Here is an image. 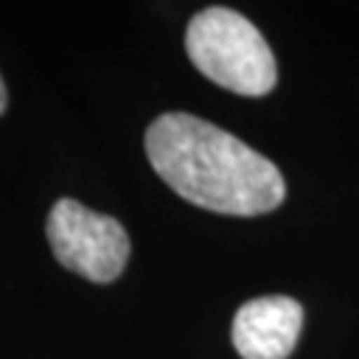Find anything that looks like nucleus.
<instances>
[{
    "mask_svg": "<svg viewBox=\"0 0 359 359\" xmlns=\"http://www.w3.org/2000/svg\"><path fill=\"white\" fill-rule=\"evenodd\" d=\"M147 157L187 203L226 216H261L283 205L277 165L237 136L187 112L160 115L147 128Z\"/></svg>",
    "mask_w": 359,
    "mask_h": 359,
    "instance_id": "1",
    "label": "nucleus"
},
{
    "mask_svg": "<svg viewBox=\"0 0 359 359\" xmlns=\"http://www.w3.org/2000/svg\"><path fill=\"white\" fill-rule=\"evenodd\" d=\"M192 65L216 86L240 96H264L277 86V62L269 43L243 13L205 8L187 27Z\"/></svg>",
    "mask_w": 359,
    "mask_h": 359,
    "instance_id": "2",
    "label": "nucleus"
},
{
    "mask_svg": "<svg viewBox=\"0 0 359 359\" xmlns=\"http://www.w3.org/2000/svg\"><path fill=\"white\" fill-rule=\"evenodd\" d=\"M46 234L56 261L96 285L115 283L128 264L130 240L126 226L69 197L51 208Z\"/></svg>",
    "mask_w": 359,
    "mask_h": 359,
    "instance_id": "3",
    "label": "nucleus"
},
{
    "mask_svg": "<svg viewBox=\"0 0 359 359\" xmlns=\"http://www.w3.org/2000/svg\"><path fill=\"white\" fill-rule=\"evenodd\" d=\"M304 325V309L287 295H264L237 309L231 344L243 359H287Z\"/></svg>",
    "mask_w": 359,
    "mask_h": 359,
    "instance_id": "4",
    "label": "nucleus"
},
{
    "mask_svg": "<svg viewBox=\"0 0 359 359\" xmlns=\"http://www.w3.org/2000/svg\"><path fill=\"white\" fill-rule=\"evenodd\" d=\"M6 104H8V90H6V83H3V77H0V115L6 112Z\"/></svg>",
    "mask_w": 359,
    "mask_h": 359,
    "instance_id": "5",
    "label": "nucleus"
}]
</instances>
